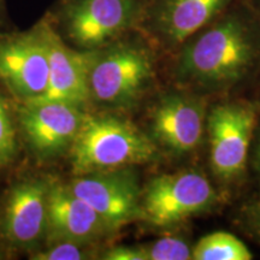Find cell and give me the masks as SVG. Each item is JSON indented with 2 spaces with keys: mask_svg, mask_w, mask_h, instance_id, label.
I'll use <instances>...</instances> for the list:
<instances>
[{
  "mask_svg": "<svg viewBox=\"0 0 260 260\" xmlns=\"http://www.w3.org/2000/svg\"><path fill=\"white\" fill-rule=\"evenodd\" d=\"M48 75V52L38 24L0 39V82L18 104L40 99L47 90Z\"/></svg>",
  "mask_w": 260,
  "mask_h": 260,
  "instance_id": "cell-7",
  "label": "cell"
},
{
  "mask_svg": "<svg viewBox=\"0 0 260 260\" xmlns=\"http://www.w3.org/2000/svg\"><path fill=\"white\" fill-rule=\"evenodd\" d=\"M254 147H253V164H254L255 170L260 175V125H256L254 133Z\"/></svg>",
  "mask_w": 260,
  "mask_h": 260,
  "instance_id": "cell-21",
  "label": "cell"
},
{
  "mask_svg": "<svg viewBox=\"0 0 260 260\" xmlns=\"http://www.w3.org/2000/svg\"><path fill=\"white\" fill-rule=\"evenodd\" d=\"M106 260H146L142 246H116L104 252Z\"/></svg>",
  "mask_w": 260,
  "mask_h": 260,
  "instance_id": "cell-20",
  "label": "cell"
},
{
  "mask_svg": "<svg viewBox=\"0 0 260 260\" xmlns=\"http://www.w3.org/2000/svg\"><path fill=\"white\" fill-rule=\"evenodd\" d=\"M38 27L47 47L50 75L46 93L32 103H64L86 110L90 104L88 73L95 50L70 47L47 21L39 22Z\"/></svg>",
  "mask_w": 260,
  "mask_h": 260,
  "instance_id": "cell-12",
  "label": "cell"
},
{
  "mask_svg": "<svg viewBox=\"0 0 260 260\" xmlns=\"http://www.w3.org/2000/svg\"><path fill=\"white\" fill-rule=\"evenodd\" d=\"M218 194L206 175L180 170L152 178L142 190L144 219L155 226H170L212 209Z\"/></svg>",
  "mask_w": 260,
  "mask_h": 260,
  "instance_id": "cell-4",
  "label": "cell"
},
{
  "mask_svg": "<svg viewBox=\"0 0 260 260\" xmlns=\"http://www.w3.org/2000/svg\"><path fill=\"white\" fill-rule=\"evenodd\" d=\"M144 11L141 0H69L61 25L79 50H99L138 25Z\"/></svg>",
  "mask_w": 260,
  "mask_h": 260,
  "instance_id": "cell-5",
  "label": "cell"
},
{
  "mask_svg": "<svg viewBox=\"0 0 260 260\" xmlns=\"http://www.w3.org/2000/svg\"><path fill=\"white\" fill-rule=\"evenodd\" d=\"M14 115L8 100L0 94V170L15 161L18 152Z\"/></svg>",
  "mask_w": 260,
  "mask_h": 260,
  "instance_id": "cell-16",
  "label": "cell"
},
{
  "mask_svg": "<svg viewBox=\"0 0 260 260\" xmlns=\"http://www.w3.org/2000/svg\"><path fill=\"white\" fill-rule=\"evenodd\" d=\"M241 216L243 225L260 242V200L252 201L243 206Z\"/></svg>",
  "mask_w": 260,
  "mask_h": 260,
  "instance_id": "cell-19",
  "label": "cell"
},
{
  "mask_svg": "<svg viewBox=\"0 0 260 260\" xmlns=\"http://www.w3.org/2000/svg\"><path fill=\"white\" fill-rule=\"evenodd\" d=\"M87 243L59 241L47 243V247L32 253V260H83L89 259L90 252Z\"/></svg>",
  "mask_w": 260,
  "mask_h": 260,
  "instance_id": "cell-18",
  "label": "cell"
},
{
  "mask_svg": "<svg viewBox=\"0 0 260 260\" xmlns=\"http://www.w3.org/2000/svg\"><path fill=\"white\" fill-rule=\"evenodd\" d=\"M207 111L195 94L170 93L151 112V138L172 154H187L199 147L206 133Z\"/></svg>",
  "mask_w": 260,
  "mask_h": 260,
  "instance_id": "cell-11",
  "label": "cell"
},
{
  "mask_svg": "<svg viewBox=\"0 0 260 260\" xmlns=\"http://www.w3.org/2000/svg\"><path fill=\"white\" fill-rule=\"evenodd\" d=\"M0 259H4V252L2 251V248H0Z\"/></svg>",
  "mask_w": 260,
  "mask_h": 260,
  "instance_id": "cell-23",
  "label": "cell"
},
{
  "mask_svg": "<svg viewBox=\"0 0 260 260\" xmlns=\"http://www.w3.org/2000/svg\"><path fill=\"white\" fill-rule=\"evenodd\" d=\"M236 0H154L141 22L162 46L180 48Z\"/></svg>",
  "mask_w": 260,
  "mask_h": 260,
  "instance_id": "cell-13",
  "label": "cell"
},
{
  "mask_svg": "<svg viewBox=\"0 0 260 260\" xmlns=\"http://www.w3.org/2000/svg\"><path fill=\"white\" fill-rule=\"evenodd\" d=\"M86 110L64 103L19 104L22 136L38 160L48 161L69 153Z\"/></svg>",
  "mask_w": 260,
  "mask_h": 260,
  "instance_id": "cell-9",
  "label": "cell"
},
{
  "mask_svg": "<svg viewBox=\"0 0 260 260\" xmlns=\"http://www.w3.org/2000/svg\"><path fill=\"white\" fill-rule=\"evenodd\" d=\"M158 145L139 126L109 113H88L69 151L75 176L153 161Z\"/></svg>",
  "mask_w": 260,
  "mask_h": 260,
  "instance_id": "cell-2",
  "label": "cell"
},
{
  "mask_svg": "<svg viewBox=\"0 0 260 260\" xmlns=\"http://www.w3.org/2000/svg\"><path fill=\"white\" fill-rule=\"evenodd\" d=\"M153 76L149 47L121 38L94 52L88 73L89 100L104 109H129L144 98Z\"/></svg>",
  "mask_w": 260,
  "mask_h": 260,
  "instance_id": "cell-3",
  "label": "cell"
},
{
  "mask_svg": "<svg viewBox=\"0 0 260 260\" xmlns=\"http://www.w3.org/2000/svg\"><path fill=\"white\" fill-rule=\"evenodd\" d=\"M146 260H188L191 259L189 243L181 237H162L142 245Z\"/></svg>",
  "mask_w": 260,
  "mask_h": 260,
  "instance_id": "cell-17",
  "label": "cell"
},
{
  "mask_svg": "<svg viewBox=\"0 0 260 260\" xmlns=\"http://www.w3.org/2000/svg\"><path fill=\"white\" fill-rule=\"evenodd\" d=\"M68 186L95 210L113 232L144 219L142 190L132 168L79 175Z\"/></svg>",
  "mask_w": 260,
  "mask_h": 260,
  "instance_id": "cell-8",
  "label": "cell"
},
{
  "mask_svg": "<svg viewBox=\"0 0 260 260\" xmlns=\"http://www.w3.org/2000/svg\"><path fill=\"white\" fill-rule=\"evenodd\" d=\"M50 181L25 178L10 188L0 212V235L12 246L38 248L46 240Z\"/></svg>",
  "mask_w": 260,
  "mask_h": 260,
  "instance_id": "cell-10",
  "label": "cell"
},
{
  "mask_svg": "<svg viewBox=\"0 0 260 260\" xmlns=\"http://www.w3.org/2000/svg\"><path fill=\"white\" fill-rule=\"evenodd\" d=\"M113 233L99 213L77 197L68 183L50 181L45 242L73 241L92 245Z\"/></svg>",
  "mask_w": 260,
  "mask_h": 260,
  "instance_id": "cell-14",
  "label": "cell"
},
{
  "mask_svg": "<svg viewBox=\"0 0 260 260\" xmlns=\"http://www.w3.org/2000/svg\"><path fill=\"white\" fill-rule=\"evenodd\" d=\"M233 5L178 48L174 73L181 86L220 92L241 82L260 61L254 11L249 4Z\"/></svg>",
  "mask_w": 260,
  "mask_h": 260,
  "instance_id": "cell-1",
  "label": "cell"
},
{
  "mask_svg": "<svg viewBox=\"0 0 260 260\" xmlns=\"http://www.w3.org/2000/svg\"><path fill=\"white\" fill-rule=\"evenodd\" d=\"M2 5H3V0H0V9H2Z\"/></svg>",
  "mask_w": 260,
  "mask_h": 260,
  "instance_id": "cell-24",
  "label": "cell"
},
{
  "mask_svg": "<svg viewBox=\"0 0 260 260\" xmlns=\"http://www.w3.org/2000/svg\"><path fill=\"white\" fill-rule=\"evenodd\" d=\"M252 252L233 234L216 232L201 237L191 251L194 260H251Z\"/></svg>",
  "mask_w": 260,
  "mask_h": 260,
  "instance_id": "cell-15",
  "label": "cell"
},
{
  "mask_svg": "<svg viewBox=\"0 0 260 260\" xmlns=\"http://www.w3.org/2000/svg\"><path fill=\"white\" fill-rule=\"evenodd\" d=\"M258 119L251 103L218 104L207 112L210 165L219 180L230 182L246 171Z\"/></svg>",
  "mask_w": 260,
  "mask_h": 260,
  "instance_id": "cell-6",
  "label": "cell"
},
{
  "mask_svg": "<svg viewBox=\"0 0 260 260\" xmlns=\"http://www.w3.org/2000/svg\"><path fill=\"white\" fill-rule=\"evenodd\" d=\"M248 4L251 5L252 10L254 11V14L256 16V19H258V22L260 24V0H249Z\"/></svg>",
  "mask_w": 260,
  "mask_h": 260,
  "instance_id": "cell-22",
  "label": "cell"
}]
</instances>
